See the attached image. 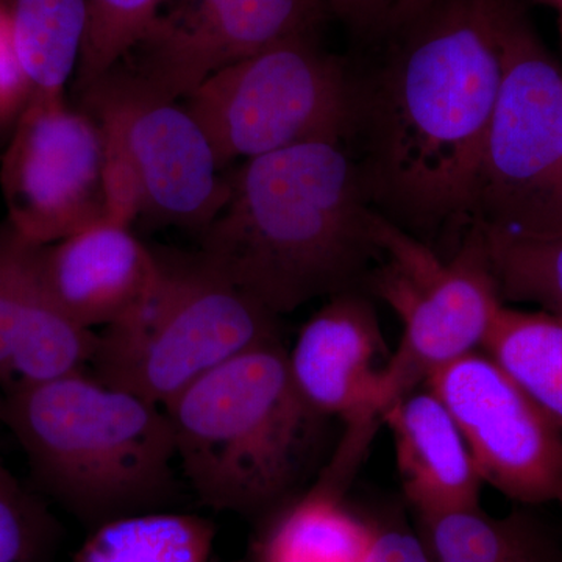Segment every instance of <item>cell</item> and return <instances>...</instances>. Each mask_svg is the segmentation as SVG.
I'll return each mask as SVG.
<instances>
[{"label": "cell", "instance_id": "8fae6325", "mask_svg": "<svg viewBox=\"0 0 562 562\" xmlns=\"http://www.w3.org/2000/svg\"><path fill=\"white\" fill-rule=\"evenodd\" d=\"M464 436L480 475L524 505H562V427L484 351H472L432 373Z\"/></svg>", "mask_w": 562, "mask_h": 562}, {"label": "cell", "instance_id": "f1b7e54d", "mask_svg": "<svg viewBox=\"0 0 562 562\" xmlns=\"http://www.w3.org/2000/svg\"><path fill=\"white\" fill-rule=\"evenodd\" d=\"M435 0H395L394 10H392V24H406L412 21L422 11L428 9Z\"/></svg>", "mask_w": 562, "mask_h": 562}, {"label": "cell", "instance_id": "44dd1931", "mask_svg": "<svg viewBox=\"0 0 562 562\" xmlns=\"http://www.w3.org/2000/svg\"><path fill=\"white\" fill-rule=\"evenodd\" d=\"M435 562H560L541 525L525 513L492 517L482 509L449 514L424 525Z\"/></svg>", "mask_w": 562, "mask_h": 562}, {"label": "cell", "instance_id": "30bf717a", "mask_svg": "<svg viewBox=\"0 0 562 562\" xmlns=\"http://www.w3.org/2000/svg\"><path fill=\"white\" fill-rule=\"evenodd\" d=\"M9 222L49 246L106 217L105 140L99 122L65 95H32L0 165Z\"/></svg>", "mask_w": 562, "mask_h": 562}, {"label": "cell", "instance_id": "9a60e30c", "mask_svg": "<svg viewBox=\"0 0 562 562\" xmlns=\"http://www.w3.org/2000/svg\"><path fill=\"white\" fill-rule=\"evenodd\" d=\"M382 422L394 436L403 492L422 525L480 508L482 475L460 427L435 392L417 387L395 402Z\"/></svg>", "mask_w": 562, "mask_h": 562}, {"label": "cell", "instance_id": "1f68e13d", "mask_svg": "<svg viewBox=\"0 0 562 562\" xmlns=\"http://www.w3.org/2000/svg\"><path fill=\"white\" fill-rule=\"evenodd\" d=\"M560 562H562V561H560Z\"/></svg>", "mask_w": 562, "mask_h": 562}, {"label": "cell", "instance_id": "ffe728a7", "mask_svg": "<svg viewBox=\"0 0 562 562\" xmlns=\"http://www.w3.org/2000/svg\"><path fill=\"white\" fill-rule=\"evenodd\" d=\"M216 530L205 517L138 514L91 530L72 562H211Z\"/></svg>", "mask_w": 562, "mask_h": 562}, {"label": "cell", "instance_id": "5bb4252c", "mask_svg": "<svg viewBox=\"0 0 562 562\" xmlns=\"http://www.w3.org/2000/svg\"><path fill=\"white\" fill-rule=\"evenodd\" d=\"M40 268L69 316L94 331L140 305L157 280L158 258L132 227L105 217L68 238L40 246Z\"/></svg>", "mask_w": 562, "mask_h": 562}, {"label": "cell", "instance_id": "8992f818", "mask_svg": "<svg viewBox=\"0 0 562 562\" xmlns=\"http://www.w3.org/2000/svg\"><path fill=\"white\" fill-rule=\"evenodd\" d=\"M79 94L105 140L106 217L201 235L227 201L228 177L187 106L121 63Z\"/></svg>", "mask_w": 562, "mask_h": 562}, {"label": "cell", "instance_id": "277c9868", "mask_svg": "<svg viewBox=\"0 0 562 562\" xmlns=\"http://www.w3.org/2000/svg\"><path fill=\"white\" fill-rule=\"evenodd\" d=\"M162 408L199 502L250 519H266L299 494L328 419L295 386L281 341L225 361Z\"/></svg>", "mask_w": 562, "mask_h": 562}, {"label": "cell", "instance_id": "ac0fdd59", "mask_svg": "<svg viewBox=\"0 0 562 562\" xmlns=\"http://www.w3.org/2000/svg\"><path fill=\"white\" fill-rule=\"evenodd\" d=\"M18 54L32 95H65L90 24L88 0H9ZM31 95V98H32Z\"/></svg>", "mask_w": 562, "mask_h": 562}, {"label": "cell", "instance_id": "4316f807", "mask_svg": "<svg viewBox=\"0 0 562 562\" xmlns=\"http://www.w3.org/2000/svg\"><path fill=\"white\" fill-rule=\"evenodd\" d=\"M368 562H435L427 546L403 528L380 527Z\"/></svg>", "mask_w": 562, "mask_h": 562}, {"label": "cell", "instance_id": "2e32d148", "mask_svg": "<svg viewBox=\"0 0 562 562\" xmlns=\"http://www.w3.org/2000/svg\"><path fill=\"white\" fill-rule=\"evenodd\" d=\"M366 452L360 443L341 441L313 487L266 517L251 562H368L380 527L346 502Z\"/></svg>", "mask_w": 562, "mask_h": 562}, {"label": "cell", "instance_id": "4fadbf2b", "mask_svg": "<svg viewBox=\"0 0 562 562\" xmlns=\"http://www.w3.org/2000/svg\"><path fill=\"white\" fill-rule=\"evenodd\" d=\"M384 353L382 328L360 291L333 295L303 325L288 364L303 398L325 417L346 425L380 422L379 384Z\"/></svg>", "mask_w": 562, "mask_h": 562}, {"label": "cell", "instance_id": "484cf974", "mask_svg": "<svg viewBox=\"0 0 562 562\" xmlns=\"http://www.w3.org/2000/svg\"><path fill=\"white\" fill-rule=\"evenodd\" d=\"M32 91L22 69L9 0H0V127L16 124Z\"/></svg>", "mask_w": 562, "mask_h": 562}, {"label": "cell", "instance_id": "7c38bea8", "mask_svg": "<svg viewBox=\"0 0 562 562\" xmlns=\"http://www.w3.org/2000/svg\"><path fill=\"white\" fill-rule=\"evenodd\" d=\"M327 10L325 0H180L121 65L155 94L179 101L233 63L314 36Z\"/></svg>", "mask_w": 562, "mask_h": 562}, {"label": "cell", "instance_id": "7402d4cb", "mask_svg": "<svg viewBox=\"0 0 562 562\" xmlns=\"http://www.w3.org/2000/svg\"><path fill=\"white\" fill-rule=\"evenodd\" d=\"M480 228L502 301L535 303L562 317V231Z\"/></svg>", "mask_w": 562, "mask_h": 562}, {"label": "cell", "instance_id": "9c48e42d", "mask_svg": "<svg viewBox=\"0 0 562 562\" xmlns=\"http://www.w3.org/2000/svg\"><path fill=\"white\" fill-rule=\"evenodd\" d=\"M476 225L562 231V69L514 9L475 191Z\"/></svg>", "mask_w": 562, "mask_h": 562}, {"label": "cell", "instance_id": "ba28073f", "mask_svg": "<svg viewBox=\"0 0 562 562\" xmlns=\"http://www.w3.org/2000/svg\"><path fill=\"white\" fill-rule=\"evenodd\" d=\"M183 105L222 171L233 165L353 133L357 83L314 36L283 41L217 70Z\"/></svg>", "mask_w": 562, "mask_h": 562}, {"label": "cell", "instance_id": "f546056e", "mask_svg": "<svg viewBox=\"0 0 562 562\" xmlns=\"http://www.w3.org/2000/svg\"><path fill=\"white\" fill-rule=\"evenodd\" d=\"M541 2L554 7V9L560 10V13H562V0H541Z\"/></svg>", "mask_w": 562, "mask_h": 562}, {"label": "cell", "instance_id": "7a4b0ae2", "mask_svg": "<svg viewBox=\"0 0 562 562\" xmlns=\"http://www.w3.org/2000/svg\"><path fill=\"white\" fill-rule=\"evenodd\" d=\"M227 177V201L199 235V251L221 276L279 317L357 290L379 250L347 140L250 158Z\"/></svg>", "mask_w": 562, "mask_h": 562}, {"label": "cell", "instance_id": "83f0119b", "mask_svg": "<svg viewBox=\"0 0 562 562\" xmlns=\"http://www.w3.org/2000/svg\"><path fill=\"white\" fill-rule=\"evenodd\" d=\"M325 3L342 20L364 29L391 22L395 0H325Z\"/></svg>", "mask_w": 562, "mask_h": 562}, {"label": "cell", "instance_id": "e0dca14e", "mask_svg": "<svg viewBox=\"0 0 562 562\" xmlns=\"http://www.w3.org/2000/svg\"><path fill=\"white\" fill-rule=\"evenodd\" d=\"M98 333L77 324L52 294L33 250L11 336L10 382L41 383L83 371L98 349Z\"/></svg>", "mask_w": 562, "mask_h": 562}, {"label": "cell", "instance_id": "d6986e66", "mask_svg": "<svg viewBox=\"0 0 562 562\" xmlns=\"http://www.w3.org/2000/svg\"><path fill=\"white\" fill-rule=\"evenodd\" d=\"M482 350L562 427V317L503 305Z\"/></svg>", "mask_w": 562, "mask_h": 562}, {"label": "cell", "instance_id": "d4e9b609", "mask_svg": "<svg viewBox=\"0 0 562 562\" xmlns=\"http://www.w3.org/2000/svg\"><path fill=\"white\" fill-rule=\"evenodd\" d=\"M36 246L0 225V383L10 382L11 336L25 273Z\"/></svg>", "mask_w": 562, "mask_h": 562}, {"label": "cell", "instance_id": "3957f363", "mask_svg": "<svg viewBox=\"0 0 562 562\" xmlns=\"http://www.w3.org/2000/svg\"><path fill=\"white\" fill-rule=\"evenodd\" d=\"M0 420L33 479L91 530L138 514L169 512L179 460L166 409L85 371L7 387Z\"/></svg>", "mask_w": 562, "mask_h": 562}, {"label": "cell", "instance_id": "52a82bcc", "mask_svg": "<svg viewBox=\"0 0 562 562\" xmlns=\"http://www.w3.org/2000/svg\"><path fill=\"white\" fill-rule=\"evenodd\" d=\"M372 241L382 265L369 277L376 297L402 322V339L379 384L380 416L424 386L443 366L482 350L505 303L492 277L479 225L442 257L372 211Z\"/></svg>", "mask_w": 562, "mask_h": 562}, {"label": "cell", "instance_id": "4dcf8cb0", "mask_svg": "<svg viewBox=\"0 0 562 562\" xmlns=\"http://www.w3.org/2000/svg\"><path fill=\"white\" fill-rule=\"evenodd\" d=\"M560 32H561V41H562V13L560 16Z\"/></svg>", "mask_w": 562, "mask_h": 562}, {"label": "cell", "instance_id": "5b68a950", "mask_svg": "<svg viewBox=\"0 0 562 562\" xmlns=\"http://www.w3.org/2000/svg\"><path fill=\"white\" fill-rule=\"evenodd\" d=\"M158 276L140 305L99 333L92 375L166 406L217 366L280 341L279 316L221 276L201 251L155 250Z\"/></svg>", "mask_w": 562, "mask_h": 562}, {"label": "cell", "instance_id": "603a6c76", "mask_svg": "<svg viewBox=\"0 0 562 562\" xmlns=\"http://www.w3.org/2000/svg\"><path fill=\"white\" fill-rule=\"evenodd\" d=\"M166 0H88L90 24L74 87L85 90L124 60L160 16Z\"/></svg>", "mask_w": 562, "mask_h": 562}, {"label": "cell", "instance_id": "6da1fadb", "mask_svg": "<svg viewBox=\"0 0 562 562\" xmlns=\"http://www.w3.org/2000/svg\"><path fill=\"white\" fill-rule=\"evenodd\" d=\"M508 0H435L368 87L351 138L372 210L435 249L476 225L475 191L501 91Z\"/></svg>", "mask_w": 562, "mask_h": 562}, {"label": "cell", "instance_id": "cb8c5ba5", "mask_svg": "<svg viewBox=\"0 0 562 562\" xmlns=\"http://www.w3.org/2000/svg\"><path fill=\"white\" fill-rule=\"evenodd\" d=\"M49 539L46 512L0 465V562H46Z\"/></svg>", "mask_w": 562, "mask_h": 562}]
</instances>
